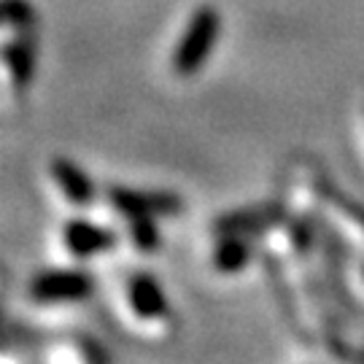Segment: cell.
Returning a JSON list of instances; mask_svg holds the SVG:
<instances>
[{
  "label": "cell",
  "mask_w": 364,
  "mask_h": 364,
  "mask_svg": "<svg viewBox=\"0 0 364 364\" xmlns=\"http://www.w3.org/2000/svg\"><path fill=\"white\" fill-rule=\"evenodd\" d=\"M362 278H364V264H362Z\"/></svg>",
  "instance_id": "cell-14"
},
{
  "label": "cell",
  "mask_w": 364,
  "mask_h": 364,
  "mask_svg": "<svg viewBox=\"0 0 364 364\" xmlns=\"http://www.w3.org/2000/svg\"><path fill=\"white\" fill-rule=\"evenodd\" d=\"M316 195L321 197V200H326L329 205H335L338 210H343V216H348V219H353L359 227H364V208L359 203L348 200L346 192H340L329 178H316Z\"/></svg>",
  "instance_id": "cell-11"
},
{
  "label": "cell",
  "mask_w": 364,
  "mask_h": 364,
  "mask_svg": "<svg viewBox=\"0 0 364 364\" xmlns=\"http://www.w3.org/2000/svg\"><path fill=\"white\" fill-rule=\"evenodd\" d=\"M95 291V275L78 267H60L38 273L30 284V297L38 305H73Z\"/></svg>",
  "instance_id": "cell-3"
},
{
  "label": "cell",
  "mask_w": 364,
  "mask_h": 364,
  "mask_svg": "<svg viewBox=\"0 0 364 364\" xmlns=\"http://www.w3.org/2000/svg\"><path fill=\"white\" fill-rule=\"evenodd\" d=\"M6 68L11 73V84L16 92H22L30 87V81L36 76V65H38V38H36V30H22L16 33L6 49Z\"/></svg>",
  "instance_id": "cell-6"
},
{
  "label": "cell",
  "mask_w": 364,
  "mask_h": 364,
  "mask_svg": "<svg viewBox=\"0 0 364 364\" xmlns=\"http://www.w3.org/2000/svg\"><path fill=\"white\" fill-rule=\"evenodd\" d=\"M257 257V246H254V237L246 235H227L219 237V243L210 254V264L219 270V273H240L246 270L248 264Z\"/></svg>",
  "instance_id": "cell-9"
},
{
  "label": "cell",
  "mask_w": 364,
  "mask_h": 364,
  "mask_svg": "<svg viewBox=\"0 0 364 364\" xmlns=\"http://www.w3.org/2000/svg\"><path fill=\"white\" fill-rule=\"evenodd\" d=\"M130 221V240L135 248L141 251H156L159 248V227H156V216H132Z\"/></svg>",
  "instance_id": "cell-12"
},
{
  "label": "cell",
  "mask_w": 364,
  "mask_h": 364,
  "mask_svg": "<svg viewBox=\"0 0 364 364\" xmlns=\"http://www.w3.org/2000/svg\"><path fill=\"white\" fill-rule=\"evenodd\" d=\"M3 22L14 33L36 30V9L27 0H3Z\"/></svg>",
  "instance_id": "cell-13"
},
{
  "label": "cell",
  "mask_w": 364,
  "mask_h": 364,
  "mask_svg": "<svg viewBox=\"0 0 364 364\" xmlns=\"http://www.w3.org/2000/svg\"><path fill=\"white\" fill-rule=\"evenodd\" d=\"M49 170H52V178L60 186V192L73 205L87 208V205H92L97 200V186H95V181L87 176V170L81 168L78 162L68 159V156H54Z\"/></svg>",
  "instance_id": "cell-7"
},
{
  "label": "cell",
  "mask_w": 364,
  "mask_h": 364,
  "mask_svg": "<svg viewBox=\"0 0 364 364\" xmlns=\"http://www.w3.org/2000/svg\"><path fill=\"white\" fill-rule=\"evenodd\" d=\"M63 243H65V248L73 257L90 259V257H97V254H103V251L117 248L119 235L114 232L111 227L95 224V221L70 219L65 227H63Z\"/></svg>",
  "instance_id": "cell-5"
},
{
  "label": "cell",
  "mask_w": 364,
  "mask_h": 364,
  "mask_svg": "<svg viewBox=\"0 0 364 364\" xmlns=\"http://www.w3.org/2000/svg\"><path fill=\"white\" fill-rule=\"evenodd\" d=\"M105 200L111 203V208L122 213L124 219L132 216H156V219H168V216H181L183 213V197L168 189H130V186H108Z\"/></svg>",
  "instance_id": "cell-4"
},
{
  "label": "cell",
  "mask_w": 364,
  "mask_h": 364,
  "mask_svg": "<svg viewBox=\"0 0 364 364\" xmlns=\"http://www.w3.org/2000/svg\"><path fill=\"white\" fill-rule=\"evenodd\" d=\"M289 208L281 200H262V203H251L243 208H235L221 213L219 219L210 221V232L216 237H227V235H246V237H257L289 224Z\"/></svg>",
  "instance_id": "cell-2"
},
{
  "label": "cell",
  "mask_w": 364,
  "mask_h": 364,
  "mask_svg": "<svg viewBox=\"0 0 364 364\" xmlns=\"http://www.w3.org/2000/svg\"><path fill=\"white\" fill-rule=\"evenodd\" d=\"M289 240H291V248L297 251V257H311L313 248L318 246L321 240V224L316 216H294L289 219Z\"/></svg>",
  "instance_id": "cell-10"
},
{
  "label": "cell",
  "mask_w": 364,
  "mask_h": 364,
  "mask_svg": "<svg viewBox=\"0 0 364 364\" xmlns=\"http://www.w3.org/2000/svg\"><path fill=\"white\" fill-rule=\"evenodd\" d=\"M221 36V14L213 6H200L197 11H192L189 22L183 27L178 46L170 57V68L173 73L181 78H189L200 73L205 60L210 57L216 41Z\"/></svg>",
  "instance_id": "cell-1"
},
{
  "label": "cell",
  "mask_w": 364,
  "mask_h": 364,
  "mask_svg": "<svg viewBox=\"0 0 364 364\" xmlns=\"http://www.w3.org/2000/svg\"><path fill=\"white\" fill-rule=\"evenodd\" d=\"M127 305L138 318L146 321L168 316V294L151 273H135L127 281Z\"/></svg>",
  "instance_id": "cell-8"
}]
</instances>
